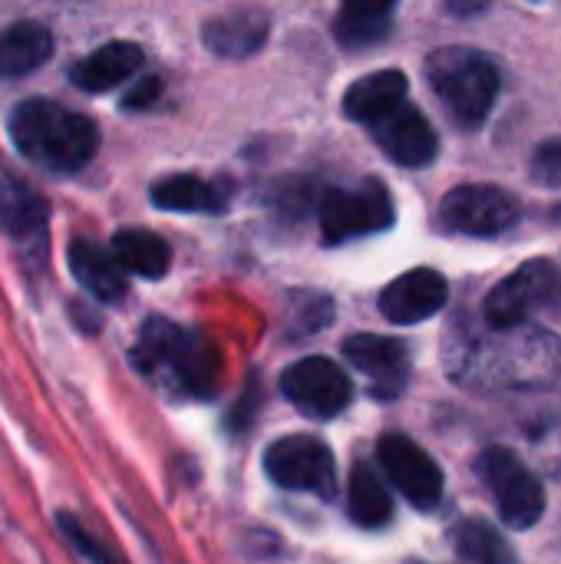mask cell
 I'll return each instance as SVG.
<instances>
[{"mask_svg":"<svg viewBox=\"0 0 561 564\" xmlns=\"http://www.w3.org/2000/svg\"><path fill=\"white\" fill-rule=\"evenodd\" d=\"M162 96V79L159 76H145V79H139L126 96H122V109H149L155 99Z\"/></svg>","mask_w":561,"mask_h":564,"instance_id":"cell-29","label":"cell"},{"mask_svg":"<svg viewBox=\"0 0 561 564\" xmlns=\"http://www.w3.org/2000/svg\"><path fill=\"white\" fill-rule=\"evenodd\" d=\"M7 132L23 159L56 175L79 172L99 149V129L89 116L69 112L50 99H23L7 116Z\"/></svg>","mask_w":561,"mask_h":564,"instance_id":"cell-3","label":"cell"},{"mask_svg":"<svg viewBox=\"0 0 561 564\" xmlns=\"http://www.w3.org/2000/svg\"><path fill=\"white\" fill-rule=\"evenodd\" d=\"M397 0H344L341 17L367 20V23H390V10Z\"/></svg>","mask_w":561,"mask_h":564,"instance_id":"cell-27","label":"cell"},{"mask_svg":"<svg viewBox=\"0 0 561 564\" xmlns=\"http://www.w3.org/2000/svg\"><path fill=\"white\" fill-rule=\"evenodd\" d=\"M255 393H258V387H255V380H251V387H248V397L245 400H238V406H235V413H231V430H245L248 423H251V416H255Z\"/></svg>","mask_w":561,"mask_h":564,"instance_id":"cell-30","label":"cell"},{"mask_svg":"<svg viewBox=\"0 0 561 564\" xmlns=\"http://www.w3.org/2000/svg\"><path fill=\"white\" fill-rule=\"evenodd\" d=\"M536 443H539V453L546 456L549 473L561 476V420H552L549 426H542Z\"/></svg>","mask_w":561,"mask_h":564,"instance_id":"cell-28","label":"cell"},{"mask_svg":"<svg viewBox=\"0 0 561 564\" xmlns=\"http://www.w3.org/2000/svg\"><path fill=\"white\" fill-rule=\"evenodd\" d=\"M450 297V284L440 271L433 268H413L407 274H400L397 281H390L380 294V314L390 324H420L433 314L443 311Z\"/></svg>","mask_w":561,"mask_h":564,"instance_id":"cell-14","label":"cell"},{"mask_svg":"<svg viewBox=\"0 0 561 564\" xmlns=\"http://www.w3.org/2000/svg\"><path fill=\"white\" fill-rule=\"evenodd\" d=\"M136 373L179 400H208L218 387V350L202 330L149 317L129 350Z\"/></svg>","mask_w":561,"mask_h":564,"instance_id":"cell-2","label":"cell"},{"mask_svg":"<svg viewBox=\"0 0 561 564\" xmlns=\"http://www.w3.org/2000/svg\"><path fill=\"white\" fill-rule=\"evenodd\" d=\"M377 456L393 489H400V496L413 509H433L443 499V469L410 436H400V433L384 436L377 446Z\"/></svg>","mask_w":561,"mask_h":564,"instance_id":"cell-11","label":"cell"},{"mask_svg":"<svg viewBox=\"0 0 561 564\" xmlns=\"http://www.w3.org/2000/svg\"><path fill=\"white\" fill-rule=\"evenodd\" d=\"M66 261L69 271L76 278V284L99 304H119L129 294V281H126V268L116 261L112 251H103L99 245L76 238L66 248Z\"/></svg>","mask_w":561,"mask_h":564,"instance_id":"cell-16","label":"cell"},{"mask_svg":"<svg viewBox=\"0 0 561 564\" xmlns=\"http://www.w3.org/2000/svg\"><path fill=\"white\" fill-rule=\"evenodd\" d=\"M53 56V33L36 20H20L0 33V73L26 76Z\"/></svg>","mask_w":561,"mask_h":564,"instance_id":"cell-20","label":"cell"},{"mask_svg":"<svg viewBox=\"0 0 561 564\" xmlns=\"http://www.w3.org/2000/svg\"><path fill=\"white\" fill-rule=\"evenodd\" d=\"M393 218V198L377 178H367L357 188H327L321 198V235L327 245L387 231Z\"/></svg>","mask_w":561,"mask_h":564,"instance_id":"cell-7","label":"cell"},{"mask_svg":"<svg viewBox=\"0 0 561 564\" xmlns=\"http://www.w3.org/2000/svg\"><path fill=\"white\" fill-rule=\"evenodd\" d=\"M561 297V271L552 261H526L506 281H499L486 304L483 317L489 327H516L526 324L539 307H549Z\"/></svg>","mask_w":561,"mask_h":564,"instance_id":"cell-8","label":"cell"},{"mask_svg":"<svg viewBox=\"0 0 561 564\" xmlns=\"http://www.w3.org/2000/svg\"><path fill=\"white\" fill-rule=\"evenodd\" d=\"M532 178L546 188H561V139H549L536 149Z\"/></svg>","mask_w":561,"mask_h":564,"instance_id":"cell-26","label":"cell"},{"mask_svg":"<svg viewBox=\"0 0 561 564\" xmlns=\"http://www.w3.org/2000/svg\"><path fill=\"white\" fill-rule=\"evenodd\" d=\"M456 552L473 564H516V552L509 549V542L486 522H460L453 532Z\"/></svg>","mask_w":561,"mask_h":564,"instance_id":"cell-24","label":"cell"},{"mask_svg":"<svg viewBox=\"0 0 561 564\" xmlns=\"http://www.w3.org/2000/svg\"><path fill=\"white\" fill-rule=\"evenodd\" d=\"M344 357L354 364L364 377H370V387L380 400L400 397L410 377V350L397 337L380 334H354L344 340Z\"/></svg>","mask_w":561,"mask_h":564,"instance_id":"cell-13","label":"cell"},{"mask_svg":"<svg viewBox=\"0 0 561 564\" xmlns=\"http://www.w3.org/2000/svg\"><path fill=\"white\" fill-rule=\"evenodd\" d=\"M446 370L456 383L499 393L549 387L561 380V337L529 324L516 327H476V334H450Z\"/></svg>","mask_w":561,"mask_h":564,"instance_id":"cell-1","label":"cell"},{"mask_svg":"<svg viewBox=\"0 0 561 564\" xmlns=\"http://www.w3.org/2000/svg\"><path fill=\"white\" fill-rule=\"evenodd\" d=\"M519 198L496 185H460L440 205V221L460 235H503L519 221Z\"/></svg>","mask_w":561,"mask_h":564,"instance_id":"cell-10","label":"cell"},{"mask_svg":"<svg viewBox=\"0 0 561 564\" xmlns=\"http://www.w3.org/2000/svg\"><path fill=\"white\" fill-rule=\"evenodd\" d=\"M476 476L489 489L509 529H532L546 512V489L536 473L506 446H489L476 456Z\"/></svg>","mask_w":561,"mask_h":564,"instance_id":"cell-5","label":"cell"},{"mask_svg":"<svg viewBox=\"0 0 561 564\" xmlns=\"http://www.w3.org/2000/svg\"><path fill=\"white\" fill-rule=\"evenodd\" d=\"M347 499H350V516L364 529H384L393 519V499L390 489L384 486L380 473L370 463H357L347 482Z\"/></svg>","mask_w":561,"mask_h":564,"instance_id":"cell-23","label":"cell"},{"mask_svg":"<svg viewBox=\"0 0 561 564\" xmlns=\"http://www.w3.org/2000/svg\"><path fill=\"white\" fill-rule=\"evenodd\" d=\"M265 473L274 486L288 492H308L317 499H334L341 486L331 446L308 433L274 440L265 449Z\"/></svg>","mask_w":561,"mask_h":564,"instance_id":"cell-6","label":"cell"},{"mask_svg":"<svg viewBox=\"0 0 561 564\" xmlns=\"http://www.w3.org/2000/svg\"><path fill=\"white\" fill-rule=\"evenodd\" d=\"M112 254L116 261L129 271L139 274L145 281H159L169 274L172 264V248L165 238H159L149 228H122L112 235Z\"/></svg>","mask_w":561,"mask_h":564,"instance_id":"cell-21","label":"cell"},{"mask_svg":"<svg viewBox=\"0 0 561 564\" xmlns=\"http://www.w3.org/2000/svg\"><path fill=\"white\" fill-rule=\"evenodd\" d=\"M374 126V139L377 145L403 169H420V165H430L436 159V132L433 126L413 109V106H397L390 109L387 116H380Z\"/></svg>","mask_w":561,"mask_h":564,"instance_id":"cell-15","label":"cell"},{"mask_svg":"<svg viewBox=\"0 0 561 564\" xmlns=\"http://www.w3.org/2000/svg\"><path fill=\"white\" fill-rule=\"evenodd\" d=\"M423 69L433 93L463 129L486 122L499 96V69L486 53L470 46H443L427 59Z\"/></svg>","mask_w":561,"mask_h":564,"instance_id":"cell-4","label":"cell"},{"mask_svg":"<svg viewBox=\"0 0 561 564\" xmlns=\"http://www.w3.org/2000/svg\"><path fill=\"white\" fill-rule=\"evenodd\" d=\"M0 228L23 251V261L46 258V202L0 159Z\"/></svg>","mask_w":561,"mask_h":564,"instance_id":"cell-12","label":"cell"},{"mask_svg":"<svg viewBox=\"0 0 561 564\" xmlns=\"http://www.w3.org/2000/svg\"><path fill=\"white\" fill-rule=\"evenodd\" d=\"M410 83L400 69H380L370 76H360L347 93H344V116L354 122H377L390 109H397L407 96Z\"/></svg>","mask_w":561,"mask_h":564,"instance_id":"cell-19","label":"cell"},{"mask_svg":"<svg viewBox=\"0 0 561 564\" xmlns=\"http://www.w3.org/2000/svg\"><path fill=\"white\" fill-rule=\"evenodd\" d=\"M268 33H271L268 13L258 7H241L208 20L202 30V43L222 59H245L265 46Z\"/></svg>","mask_w":561,"mask_h":564,"instance_id":"cell-17","label":"cell"},{"mask_svg":"<svg viewBox=\"0 0 561 564\" xmlns=\"http://www.w3.org/2000/svg\"><path fill=\"white\" fill-rule=\"evenodd\" d=\"M139 66H142V46L129 40H112L93 50L89 56H83L79 63H73L69 79L83 93H106L126 83Z\"/></svg>","mask_w":561,"mask_h":564,"instance_id":"cell-18","label":"cell"},{"mask_svg":"<svg viewBox=\"0 0 561 564\" xmlns=\"http://www.w3.org/2000/svg\"><path fill=\"white\" fill-rule=\"evenodd\" d=\"M281 393L311 420H334L354 400L350 377L327 357H304L281 373Z\"/></svg>","mask_w":561,"mask_h":564,"instance_id":"cell-9","label":"cell"},{"mask_svg":"<svg viewBox=\"0 0 561 564\" xmlns=\"http://www.w3.org/2000/svg\"><path fill=\"white\" fill-rule=\"evenodd\" d=\"M149 198H152V205H159L165 212H225L228 188L185 172V175L159 178L152 185Z\"/></svg>","mask_w":561,"mask_h":564,"instance_id":"cell-22","label":"cell"},{"mask_svg":"<svg viewBox=\"0 0 561 564\" xmlns=\"http://www.w3.org/2000/svg\"><path fill=\"white\" fill-rule=\"evenodd\" d=\"M53 522H56V532H60V539L66 542V549H69L79 562L126 564L119 552H112V549H109V545H106L93 529H86V525H83V519H79V516H73V512H66V509H60Z\"/></svg>","mask_w":561,"mask_h":564,"instance_id":"cell-25","label":"cell"}]
</instances>
